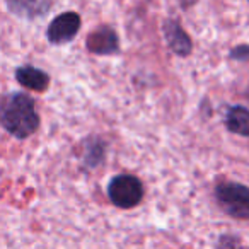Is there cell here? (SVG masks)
Returning a JSON list of instances; mask_svg holds the SVG:
<instances>
[{
  "mask_svg": "<svg viewBox=\"0 0 249 249\" xmlns=\"http://www.w3.org/2000/svg\"><path fill=\"white\" fill-rule=\"evenodd\" d=\"M2 124L19 140L31 137L39 126V116L33 97L24 92L9 94L2 107Z\"/></svg>",
  "mask_w": 249,
  "mask_h": 249,
  "instance_id": "obj_1",
  "label": "cell"
},
{
  "mask_svg": "<svg viewBox=\"0 0 249 249\" xmlns=\"http://www.w3.org/2000/svg\"><path fill=\"white\" fill-rule=\"evenodd\" d=\"M215 196L225 213L239 220H249V188L239 183H220Z\"/></svg>",
  "mask_w": 249,
  "mask_h": 249,
  "instance_id": "obj_2",
  "label": "cell"
},
{
  "mask_svg": "<svg viewBox=\"0 0 249 249\" xmlns=\"http://www.w3.org/2000/svg\"><path fill=\"white\" fill-rule=\"evenodd\" d=\"M107 196L114 207L128 210L142 201L143 186L139 178L120 174V176H114L107 184Z\"/></svg>",
  "mask_w": 249,
  "mask_h": 249,
  "instance_id": "obj_3",
  "label": "cell"
},
{
  "mask_svg": "<svg viewBox=\"0 0 249 249\" xmlns=\"http://www.w3.org/2000/svg\"><path fill=\"white\" fill-rule=\"evenodd\" d=\"M80 29V16L77 12H63L56 16L48 26V41L52 45H63L72 41Z\"/></svg>",
  "mask_w": 249,
  "mask_h": 249,
  "instance_id": "obj_4",
  "label": "cell"
},
{
  "mask_svg": "<svg viewBox=\"0 0 249 249\" xmlns=\"http://www.w3.org/2000/svg\"><path fill=\"white\" fill-rule=\"evenodd\" d=\"M87 48L97 55H111L120 50V41H118L116 33L111 28H99L89 35Z\"/></svg>",
  "mask_w": 249,
  "mask_h": 249,
  "instance_id": "obj_5",
  "label": "cell"
},
{
  "mask_svg": "<svg viewBox=\"0 0 249 249\" xmlns=\"http://www.w3.org/2000/svg\"><path fill=\"white\" fill-rule=\"evenodd\" d=\"M164 36H166L169 48L174 53L181 56L190 55L191 52V41L188 38V35L183 31V28L179 26V22L176 21H166L164 22Z\"/></svg>",
  "mask_w": 249,
  "mask_h": 249,
  "instance_id": "obj_6",
  "label": "cell"
},
{
  "mask_svg": "<svg viewBox=\"0 0 249 249\" xmlns=\"http://www.w3.org/2000/svg\"><path fill=\"white\" fill-rule=\"evenodd\" d=\"M16 79L21 86L28 87L31 90H36V92H43V90L48 89L50 84V77L46 75L43 70L36 69V67L26 65V67H19L16 70Z\"/></svg>",
  "mask_w": 249,
  "mask_h": 249,
  "instance_id": "obj_7",
  "label": "cell"
},
{
  "mask_svg": "<svg viewBox=\"0 0 249 249\" xmlns=\"http://www.w3.org/2000/svg\"><path fill=\"white\" fill-rule=\"evenodd\" d=\"M7 5L14 14L22 18H36L50 11L52 0H7Z\"/></svg>",
  "mask_w": 249,
  "mask_h": 249,
  "instance_id": "obj_8",
  "label": "cell"
},
{
  "mask_svg": "<svg viewBox=\"0 0 249 249\" xmlns=\"http://www.w3.org/2000/svg\"><path fill=\"white\" fill-rule=\"evenodd\" d=\"M225 124L235 135L249 137V109L244 106L229 107L225 114Z\"/></svg>",
  "mask_w": 249,
  "mask_h": 249,
  "instance_id": "obj_9",
  "label": "cell"
}]
</instances>
